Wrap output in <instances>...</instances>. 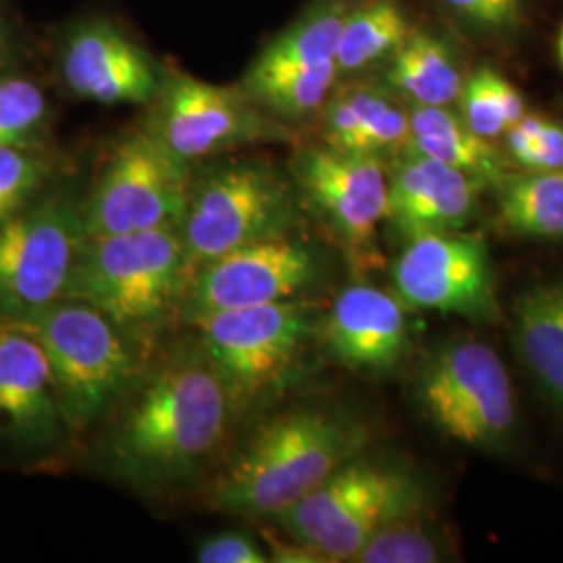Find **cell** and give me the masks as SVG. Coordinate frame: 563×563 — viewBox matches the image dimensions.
I'll return each mask as SVG.
<instances>
[{
	"label": "cell",
	"mask_w": 563,
	"mask_h": 563,
	"mask_svg": "<svg viewBox=\"0 0 563 563\" xmlns=\"http://www.w3.org/2000/svg\"><path fill=\"white\" fill-rule=\"evenodd\" d=\"M109 418L107 470L139 488H167L201 474L239 413L197 346L142 372Z\"/></svg>",
	"instance_id": "obj_1"
},
{
	"label": "cell",
	"mask_w": 563,
	"mask_h": 563,
	"mask_svg": "<svg viewBox=\"0 0 563 563\" xmlns=\"http://www.w3.org/2000/svg\"><path fill=\"white\" fill-rule=\"evenodd\" d=\"M367 443L362 422L320 407H297L263 420L209 488L222 514L276 518L357 457Z\"/></svg>",
	"instance_id": "obj_2"
},
{
	"label": "cell",
	"mask_w": 563,
	"mask_h": 563,
	"mask_svg": "<svg viewBox=\"0 0 563 563\" xmlns=\"http://www.w3.org/2000/svg\"><path fill=\"white\" fill-rule=\"evenodd\" d=\"M190 267L180 225L84 239L63 299L86 302L146 353L181 313Z\"/></svg>",
	"instance_id": "obj_3"
},
{
	"label": "cell",
	"mask_w": 563,
	"mask_h": 563,
	"mask_svg": "<svg viewBox=\"0 0 563 563\" xmlns=\"http://www.w3.org/2000/svg\"><path fill=\"white\" fill-rule=\"evenodd\" d=\"M0 325L38 342L71 437L107 420L144 369L141 346L86 302L59 299Z\"/></svg>",
	"instance_id": "obj_4"
},
{
	"label": "cell",
	"mask_w": 563,
	"mask_h": 563,
	"mask_svg": "<svg viewBox=\"0 0 563 563\" xmlns=\"http://www.w3.org/2000/svg\"><path fill=\"white\" fill-rule=\"evenodd\" d=\"M301 195L263 157H218L192 169L180 222L190 274L251 242L299 234Z\"/></svg>",
	"instance_id": "obj_5"
},
{
	"label": "cell",
	"mask_w": 563,
	"mask_h": 563,
	"mask_svg": "<svg viewBox=\"0 0 563 563\" xmlns=\"http://www.w3.org/2000/svg\"><path fill=\"white\" fill-rule=\"evenodd\" d=\"M423 505L426 490L413 472L357 455L276 520L323 562H353L380 528L418 516Z\"/></svg>",
	"instance_id": "obj_6"
},
{
	"label": "cell",
	"mask_w": 563,
	"mask_h": 563,
	"mask_svg": "<svg viewBox=\"0 0 563 563\" xmlns=\"http://www.w3.org/2000/svg\"><path fill=\"white\" fill-rule=\"evenodd\" d=\"M190 323L239 416L280 390L320 334L316 311L301 299L218 311Z\"/></svg>",
	"instance_id": "obj_7"
},
{
	"label": "cell",
	"mask_w": 563,
	"mask_h": 563,
	"mask_svg": "<svg viewBox=\"0 0 563 563\" xmlns=\"http://www.w3.org/2000/svg\"><path fill=\"white\" fill-rule=\"evenodd\" d=\"M142 128L190 167L242 148L292 141V128L265 113L241 86L165 69Z\"/></svg>",
	"instance_id": "obj_8"
},
{
	"label": "cell",
	"mask_w": 563,
	"mask_h": 563,
	"mask_svg": "<svg viewBox=\"0 0 563 563\" xmlns=\"http://www.w3.org/2000/svg\"><path fill=\"white\" fill-rule=\"evenodd\" d=\"M192 169L142 125L123 132L81 195L84 239L180 225Z\"/></svg>",
	"instance_id": "obj_9"
},
{
	"label": "cell",
	"mask_w": 563,
	"mask_h": 563,
	"mask_svg": "<svg viewBox=\"0 0 563 563\" xmlns=\"http://www.w3.org/2000/svg\"><path fill=\"white\" fill-rule=\"evenodd\" d=\"M81 195L53 181L36 201L0 222V323L63 299L84 242Z\"/></svg>",
	"instance_id": "obj_10"
},
{
	"label": "cell",
	"mask_w": 563,
	"mask_h": 563,
	"mask_svg": "<svg viewBox=\"0 0 563 563\" xmlns=\"http://www.w3.org/2000/svg\"><path fill=\"white\" fill-rule=\"evenodd\" d=\"M418 395L430 422L467 446H499L516 423L507 367L484 342H451L437 351L423 365Z\"/></svg>",
	"instance_id": "obj_11"
},
{
	"label": "cell",
	"mask_w": 563,
	"mask_h": 563,
	"mask_svg": "<svg viewBox=\"0 0 563 563\" xmlns=\"http://www.w3.org/2000/svg\"><path fill=\"white\" fill-rule=\"evenodd\" d=\"M322 276V253L299 234L251 242L190 274L180 318L190 323L218 311L295 301Z\"/></svg>",
	"instance_id": "obj_12"
},
{
	"label": "cell",
	"mask_w": 563,
	"mask_h": 563,
	"mask_svg": "<svg viewBox=\"0 0 563 563\" xmlns=\"http://www.w3.org/2000/svg\"><path fill=\"white\" fill-rule=\"evenodd\" d=\"M393 295L405 309L493 322L495 274L483 236L463 230L405 241L393 265Z\"/></svg>",
	"instance_id": "obj_13"
},
{
	"label": "cell",
	"mask_w": 563,
	"mask_h": 563,
	"mask_svg": "<svg viewBox=\"0 0 563 563\" xmlns=\"http://www.w3.org/2000/svg\"><path fill=\"white\" fill-rule=\"evenodd\" d=\"M290 176L334 236L353 253H365L386 218L388 174L378 157L305 146L290 162Z\"/></svg>",
	"instance_id": "obj_14"
},
{
	"label": "cell",
	"mask_w": 563,
	"mask_h": 563,
	"mask_svg": "<svg viewBox=\"0 0 563 563\" xmlns=\"http://www.w3.org/2000/svg\"><path fill=\"white\" fill-rule=\"evenodd\" d=\"M55 69L69 95L107 107H148L165 76L162 63L109 20L74 23L57 44Z\"/></svg>",
	"instance_id": "obj_15"
},
{
	"label": "cell",
	"mask_w": 563,
	"mask_h": 563,
	"mask_svg": "<svg viewBox=\"0 0 563 563\" xmlns=\"http://www.w3.org/2000/svg\"><path fill=\"white\" fill-rule=\"evenodd\" d=\"M71 439L38 342L0 325V449L23 462L57 453Z\"/></svg>",
	"instance_id": "obj_16"
},
{
	"label": "cell",
	"mask_w": 563,
	"mask_h": 563,
	"mask_svg": "<svg viewBox=\"0 0 563 563\" xmlns=\"http://www.w3.org/2000/svg\"><path fill=\"white\" fill-rule=\"evenodd\" d=\"M386 174L388 201L384 222L402 241L463 230L476 211L478 188H483L460 169L411 148L399 151Z\"/></svg>",
	"instance_id": "obj_17"
},
{
	"label": "cell",
	"mask_w": 563,
	"mask_h": 563,
	"mask_svg": "<svg viewBox=\"0 0 563 563\" xmlns=\"http://www.w3.org/2000/svg\"><path fill=\"white\" fill-rule=\"evenodd\" d=\"M401 301L372 284L344 288L320 323V339L332 360L360 369L386 372L401 362L409 330Z\"/></svg>",
	"instance_id": "obj_18"
},
{
	"label": "cell",
	"mask_w": 563,
	"mask_h": 563,
	"mask_svg": "<svg viewBox=\"0 0 563 563\" xmlns=\"http://www.w3.org/2000/svg\"><path fill=\"white\" fill-rule=\"evenodd\" d=\"M325 146L383 159L409 141V111L386 86L353 84L330 95L322 107Z\"/></svg>",
	"instance_id": "obj_19"
},
{
	"label": "cell",
	"mask_w": 563,
	"mask_h": 563,
	"mask_svg": "<svg viewBox=\"0 0 563 563\" xmlns=\"http://www.w3.org/2000/svg\"><path fill=\"white\" fill-rule=\"evenodd\" d=\"M511 339L541 395L563 411V282L523 292L514 305Z\"/></svg>",
	"instance_id": "obj_20"
},
{
	"label": "cell",
	"mask_w": 563,
	"mask_h": 563,
	"mask_svg": "<svg viewBox=\"0 0 563 563\" xmlns=\"http://www.w3.org/2000/svg\"><path fill=\"white\" fill-rule=\"evenodd\" d=\"M409 141L411 148L430 159L451 165L478 181L481 186L504 184L507 165L493 141L478 136L451 107H422L409 109Z\"/></svg>",
	"instance_id": "obj_21"
},
{
	"label": "cell",
	"mask_w": 563,
	"mask_h": 563,
	"mask_svg": "<svg viewBox=\"0 0 563 563\" xmlns=\"http://www.w3.org/2000/svg\"><path fill=\"white\" fill-rule=\"evenodd\" d=\"M351 9L346 0H318L263 48L242 80L336 67L342 23Z\"/></svg>",
	"instance_id": "obj_22"
},
{
	"label": "cell",
	"mask_w": 563,
	"mask_h": 563,
	"mask_svg": "<svg viewBox=\"0 0 563 563\" xmlns=\"http://www.w3.org/2000/svg\"><path fill=\"white\" fill-rule=\"evenodd\" d=\"M384 80L401 101L422 107H451L465 81L451 48L428 32L407 36L390 55Z\"/></svg>",
	"instance_id": "obj_23"
},
{
	"label": "cell",
	"mask_w": 563,
	"mask_h": 563,
	"mask_svg": "<svg viewBox=\"0 0 563 563\" xmlns=\"http://www.w3.org/2000/svg\"><path fill=\"white\" fill-rule=\"evenodd\" d=\"M499 218L518 236L563 239V169L507 176L499 186Z\"/></svg>",
	"instance_id": "obj_24"
},
{
	"label": "cell",
	"mask_w": 563,
	"mask_h": 563,
	"mask_svg": "<svg viewBox=\"0 0 563 563\" xmlns=\"http://www.w3.org/2000/svg\"><path fill=\"white\" fill-rule=\"evenodd\" d=\"M411 32L407 15L393 0H374L351 9L342 23L336 51L339 76L357 74L390 59Z\"/></svg>",
	"instance_id": "obj_25"
},
{
	"label": "cell",
	"mask_w": 563,
	"mask_h": 563,
	"mask_svg": "<svg viewBox=\"0 0 563 563\" xmlns=\"http://www.w3.org/2000/svg\"><path fill=\"white\" fill-rule=\"evenodd\" d=\"M460 102L463 121L486 141L505 136L526 115L520 90L490 67L478 69L463 81Z\"/></svg>",
	"instance_id": "obj_26"
},
{
	"label": "cell",
	"mask_w": 563,
	"mask_h": 563,
	"mask_svg": "<svg viewBox=\"0 0 563 563\" xmlns=\"http://www.w3.org/2000/svg\"><path fill=\"white\" fill-rule=\"evenodd\" d=\"M57 172V157L44 142L0 146V222L36 201Z\"/></svg>",
	"instance_id": "obj_27"
},
{
	"label": "cell",
	"mask_w": 563,
	"mask_h": 563,
	"mask_svg": "<svg viewBox=\"0 0 563 563\" xmlns=\"http://www.w3.org/2000/svg\"><path fill=\"white\" fill-rule=\"evenodd\" d=\"M51 118L41 84L27 76L0 74V146L44 142Z\"/></svg>",
	"instance_id": "obj_28"
},
{
	"label": "cell",
	"mask_w": 563,
	"mask_h": 563,
	"mask_svg": "<svg viewBox=\"0 0 563 563\" xmlns=\"http://www.w3.org/2000/svg\"><path fill=\"white\" fill-rule=\"evenodd\" d=\"M416 518L418 516L380 528L367 543L363 544L353 562L434 563L444 560L441 539L420 523L413 522Z\"/></svg>",
	"instance_id": "obj_29"
},
{
	"label": "cell",
	"mask_w": 563,
	"mask_h": 563,
	"mask_svg": "<svg viewBox=\"0 0 563 563\" xmlns=\"http://www.w3.org/2000/svg\"><path fill=\"white\" fill-rule=\"evenodd\" d=\"M444 4L476 30L511 32L523 20L522 0H443Z\"/></svg>",
	"instance_id": "obj_30"
},
{
	"label": "cell",
	"mask_w": 563,
	"mask_h": 563,
	"mask_svg": "<svg viewBox=\"0 0 563 563\" xmlns=\"http://www.w3.org/2000/svg\"><path fill=\"white\" fill-rule=\"evenodd\" d=\"M201 563H267V551L242 530H225L202 541L197 549Z\"/></svg>",
	"instance_id": "obj_31"
},
{
	"label": "cell",
	"mask_w": 563,
	"mask_h": 563,
	"mask_svg": "<svg viewBox=\"0 0 563 563\" xmlns=\"http://www.w3.org/2000/svg\"><path fill=\"white\" fill-rule=\"evenodd\" d=\"M528 172L563 169V125L544 120L543 130L523 165Z\"/></svg>",
	"instance_id": "obj_32"
},
{
	"label": "cell",
	"mask_w": 563,
	"mask_h": 563,
	"mask_svg": "<svg viewBox=\"0 0 563 563\" xmlns=\"http://www.w3.org/2000/svg\"><path fill=\"white\" fill-rule=\"evenodd\" d=\"M15 41H13V32L7 23L4 13L0 11V74L11 71L13 63H15Z\"/></svg>",
	"instance_id": "obj_33"
},
{
	"label": "cell",
	"mask_w": 563,
	"mask_h": 563,
	"mask_svg": "<svg viewBox=\"0 0 563 563\" xmlns=\"http://www.w3.org/2000/svg\"><path fill=\"white\" fill-rule=\"evenodd\" d=\"M558 53H560V60H562L563 65V27L562 34H560V42H558Z\"/></svg>",
	"instance_id": "obj_34"
}]
</instances>
